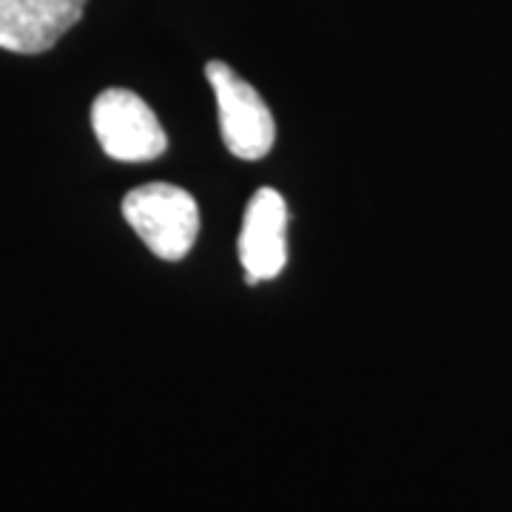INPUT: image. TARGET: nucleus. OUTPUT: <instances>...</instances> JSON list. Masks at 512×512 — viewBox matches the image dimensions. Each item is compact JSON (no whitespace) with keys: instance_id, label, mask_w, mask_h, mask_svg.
Instances as JSON below:
<instances>
[{"instance_id":"obj_1","label":"nucleus","mask_w":512,"mask_h":512,"mask_svg":"<svg viewBox=\"0 0 512 512\" xmlns=\"http://www.w3.org/2000/svg\"><path fill=\"white\" fill-rule=\"evenodd\" d=\"M123 217L148 251L165 262H180L200 234V208L194 197L168 183L134 188L123 200Z\"/></svg>"},{"instance_id":"obj_2","label":"nucleus","mask_w":512,"mask_h":512,"mask_svg":"<svg viewBox=\"0 0 512 512\" xmlns=\"http://www.w3.org/2000/svg\"><path fill=\"white\" fill-rule=\"evenodd\" d=\"M208 83L220 109V131L228 151L239 160H262L276 140L274 114L254 86L242 80L228 63L211 60L205 66Z\"/></svg>"},{"instance_id":"obj_3","label":"nucleus","mask_w":512,"mask_h":512,"mask_svg":"<svg viewBox=\"0 0 512 512\" xmlns=\"http://www.w3.org/2000/svg\"><path fill=\"white\" fill-rule=\"evenodd\" d=\"M92 128L103 151L120 163L157 160L168 146L157 114L128 89H106L94 100Z\"/></svg>"},{"instance_id":"obj_4","label":"nucleus","mask_w":512,"mask_h":512,"mask_svg":"<svg viewBox=\"0 0 512 512\" xmlns=\"http://www.w3.org/2000/svg\"><path fill=\"white\" fill-rule=\"evenodd\" d=\"M288 205L274 188H259L242 220L239 234V262L245 268L248 285L282 274L288 262Z\"/></svg>"},{"instance_id":"obj_5","label":"nucleus","mask_w":512,"mask_h":512,"mask_svg":"<svg viewBox=\"0 0 512 512\" xmlns=\"http://www.w3.org/2000/svg\"><path fill=\"white\" fill-rule=\"evenodd\" d=\"M89 0H0V49L43 55L83 18Z\"/></svg>"}]
</instances>
